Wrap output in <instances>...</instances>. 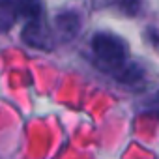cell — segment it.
I'll list each match as a JSON object with an SVG mask.
<instances>
[{
  "mask_svg": "<svg viewBox=\"0 0 159 159\" xmlns=\"http://www.w3.org/2000/svg\"><path fill=\"white\" fill-rule=\"evenodd\" d=\"M92 51L99 66L109 71L124 67L125 58H127V49H125L124 39L109 32H98L92 38Z\"/></svg>",
  "mask_w": 159,
  "mask_h": 159,
  "instance_id": "1",
  "label": "cell"
},
{
  "mask_svg": "<svg viewBox=\"0 0 159 159\" xmlns=\"http://www.w3.org/2000/svg\"><path fill=\"white\" fill-rule=\"evenodd\" d=\"M23 39L26 45L34 47V49H41V51H49L52 47L51 41V34L47 30V26L41 21H30L25 25L23 30Z\"/></svg>",
  "mask_w": 159,
  "mask_h": 159,
  "instance_id": "2",
  "label": "cell"
},
{
  "mask_svg": "<svg viewBox=\"0 0 159 159\" xmlns=\"http://www.w3.org/2000/svg\"><path fill=\"white\" fill-rule=\"evenodd\" d=\"M54 26H56V32L60 34V38L64 41L73 39L77 36L79 28H81V17H79L77 11H62L56 15Z\"/></svg>",
  "mask_w": 159,
  "mask_h": 159,
  "instance_id": "3",
  "label": "cell"
},
{
  "mask_svg": "<svg viewBox=\"0 0 159 159\" xmlns=\"http://www.w3.org/2000/svg\"><path fill=\"white\" fill-rule=\"evenodd\" d=\"M19 17L17 13V4H11V2H0V34L8 32L13 25H15V19Z\"/></svg>",
  "mask_w": 159,
  "mask_h": 159,
  "instance_id": "4",
  "label": "cell"
},
{
  "mask_svg": "<svg viewBox=\"0 0 159 159\" xmlns=\"http://www.w3.org/2000/svg\"><path fill=\"white\" fill-rule=\"evenodd\" d=\"M41 4H36V2H23V4H17V13L21 17H26L28 23L30 21H39L41 19Z\"/></svg>",
  "mask_w": 159,
  "mask_h": 159,
  "instance_id": "5",
  "label": "cell"
},
{
  "mask_svg": "<svg viewBox=\"0 0 159 159\" xmlns=\"http://www.w3.org/2000/svg\"><path fill=\"white\" fill-rule=\"evenodd\" d=\"M122 81L124 83H133V81H137V79H140L142 77V71L137 67V66H129V67H124L122 69Z\"/></svg>",
  "mask_w": 159,
  "mask_h": 159,
  "instance_id": "6",
  "label": "cell"
},
{
  "mask_svg": "<svg viewBox=\"0 0 159 159\" xmlns=\"http://www.w3.org/2000/svg\"><path fill=\"white\" fill-rule=\"evenodd\" d=\"M146 111L148 112H153V114H159V92L146 103Z\"/></svg>",
  "mask_w": 159,
  "mask_h": 159,
  "instance_id": "7",
  "label": "cell"
}]
</instances>
